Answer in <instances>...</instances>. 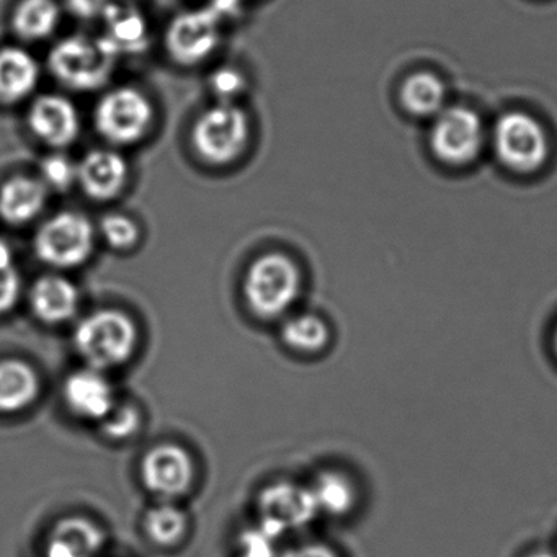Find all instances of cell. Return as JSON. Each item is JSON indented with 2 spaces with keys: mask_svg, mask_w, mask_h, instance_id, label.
I'll list each match as a JSON object with an SVG mask.
<instances>
[{
  "mask_svg": "<svg viewBox=\"0 0 557 557\" xmlns=\"http://www.w3.org/2000/svg\"><path fill=\"white\" fill-rule=\"evenodd\" d=\"M138 329L135 321L116 309L92 312L74 331V348L94 370L122 367L135 355Z\"/></svg>",
  "mask_w": 557,
  "mask_h": 557,
  "instance_id": "1",
  "label": "cell"
},
{
  "mask_svg": "<svg viewBox=\"0 0 557 557\" xmlns=\"http://www.w3.org/2000/svg\"><path fill=\"white\" fill-rule=\"evenodd\" d=\"M301 273L285 253L270 252L253 260L244 276L243 293L247 308L260 319L285 314L298 298Z\"/></svg>",
  "mask_w": 557,
  "mask_h": 557,
  "instance_id": "2",
  "label": "cell"
},
{
  "mask_svg": "<svg viewBox=\"0 0 557 557\" xmlns=\"http://www.w3.org/2000/svg\"><path fill=\"white\" fill-rule=\"evenodd\" d=\"M115 61L99 38L74 35L54 45L48 67L54 79L67 89L94 92L109 83Z\"/></svg>",
  "mask_w": 557,
  "mask_h": 557,
  "instance_id": "3",
  "label": "cell"
},
{
  "mask_svg": "<svg viewBox=\"0 0 557 557\" xmlns=\"http://www.w3.org/2000/svg\"><path fill=\"white\" fill-rule=\"evenodd\" d=\"M250 122L236 103H220L205 110L191 128V145L211 165H227L240 158L249 145Z\"/></svg>",
  "mask_w": 557,
  "mask_h": 557,
  "instance_id": "4",
  "label": "cell"
},
{
  "mask_svg": "<svg viewBox=\"0 0 557 557\" xmlns=\"http://www.w3.org/2000/svg\"><path fill=\"white\" fill-rule=\"evenodd\" d=\"M154 122L151 100L135 87L103 94L94 112L97 133L112 146H133L148 136Z\"/></svg>",
  "mask_w": 557,
  "mask_h": 557,
  "instance_id": "5",
  "label": "cell"
},
{
  "mask_svg": "<svg viewBox=\"0 0 557 557\" xmlns=\"http://www.w3.org/2000/svg\"><path fill=\"white\" fill-rule=\"evenodd\" d=\"M96 227L89 218L76 211L54 214L41 224L35 236V252L47 265L74 269L92 256Z\"/></svg>",
  "mask_w": 557,
  "mask_h": 557,
  "instance_id": "6",
  "label": "cell"
},
{
  "mask_svg": "<svg viewBox=\"0 0 557 557\" xmlns=\"http://www.w3.org/2000/svg\"><path fill=\"white\" fill-rule=\"evenodd\" d=\"M492 145L498 161L518 174L540 171L549 154L546 132L527 113L500 116L492 132Z\"/></svg>",
  "mask_w": 557,
  "mask_h": 557,
  "instance_id": "7",
  "label": "cell"
},
{
  "mask_svg": "<svg viewBox=\"0 0 557 557\" xmlns=\"http://www.w3.org/2000/svg\"><path fill=\"white\" fill-rule=\"evenodd\" d=\"M484 143V125L472 110L446 107L435 116L430 132V146L436 158L445 164H471L481 154Z\"/></svg>",
  "mask_w": 557,
  "mask_h": 557,
  "instance_id": "8",
  "label": "cell"
},
{
  "mask_svg": "<svg viewBox=\"0 0 557 557\" xmlns=\"http://www.w3.org/2000/svg\"><path fill=\"white\" fill-rule=\"evenodd\" d=\"M223 18L211 8L182 12L169 25L165 47L181 66H198L210 60L221 44Z\"/></svg>",
  "mask_w": 557,
  "mask_h": 557,
  "instance_id": "9",
  "label": "cell"
},
{
  "mask_svg": "<svg viewBox=\"0 0 557 557\" xmlns=\"http://www.w3.org/2000/svg\"><path fill=\"white\" fill-rule=\"evenodd\" d=\"M257 507L260 527L275 537L306 527L319 513L311 488L295 482H275L263 488Z\"/></svg>",
  "mask_w": 557,
  "mask_h": 557,
  "instance_id": "10",
  "label": "cell"
},
{
  "mask_svg": "<svg viewBox=\"0 0 557 557\" xmlns=\"http://www.w3.org/2000/svg\"><path fill=\"white\" fill-rule=\"evenodd\" d=\"M194 478V459L187 449L174 443L154 446L143 458V484L158 497H181L191 487Z\"/></svg>",
  "mask_w": 557,
  "mask_h": 557,
  "instance_id": "11",
  "label": "cell"
},
{
  "mask_svg": "<svg viewBox=\"0 0 557 557\" xmlns=\"http://www.w3.org/2000/svg\"><path fill=\"white\" fill-rule=\"evenodd\" d=\"M28 128L48 148H70L81 135V116L76 106L66 97L45 94L35 99L28 110Z\"/></svg>",
  "mask_w": 557,
  "mask_h": 557,
  "instance_id": "12",
  "label": "cell"
},
{
  "mask_svg": "<svg viewBox=\"0 0 557 557\" xmlns=\"http://www.w3.org/2000/svg\"><path fill=\"white\" fill-rule=\"evenodd\" d=\"M128 162L115 149H94L77 162V185L96 201L119 197L128 184Z\"/></svg>",
  "mask_w": 557,
  "mask_h": 557,
  "instance_id": "13",
  "label": "cell"
},
{
  "mask_svg": "<svg viewBox=\"0 0 557 557\" xmlns=\"http://www.w3.org/2000/svg\"><path fill=\"white\" fill-rule=\"evenodd\" d=\"M63 396L67 409L84 420L102 422L116 404L112 384L102 371L94 368L71 374L64 383Z\"/></svg>",
  "mask_w": 557,
  "mask_h": 557,
  "instance_id": "14",
  "label": "cell"
},
{
  "mask_svg": "<svg viewBox=\"0 0 557 557\" xmlns=\"http://www.w3.org/2000/svg\"><path fill=\"white\" fill-rule=\"evenodd\" d=\"M102 21L103 34L100 35L99 40L113 57L138 54L148 48V22L145 15L133 5L113 2Z\"/></svg>",
  "mask_w": 557,
  "mask_h": 557,
  "instance_id": "15",
  "label": "cell"
},
{
  "mask_svg": "<svg viewBox=\"0 0 557 557\" xmlns=\"http://www.w3.org/2000/svg\"><path fill=\"white\" fill-rule=\"evenodd\" d=\"M106 544V533L96 521L67 517L48 534L45 557H97Z\"/></svg>",
  "mask_w": 557,
  "mask_h": 557,
  "instance_id": "16",
  "label": "cell"
},
{
  "mask_svg": "<svg viewBox=\"0 0 557 557\" xmlns=\"http://www.w3.org/2000/svg\"><path fill=\"white\" fill-rule=\"evenodd\" d=\"M34 314L45 324H63L76 315L79 292L70 280L60 275H47L37 280L30 292Z\"/></svg>",
  "mask_w": 557,
  "mask_h": 557,
  "instance_id": "17",
  "label": "cell"
},
{
  "mask_svg": "<svg viewBox=\"0 0 557 557\" xmlns=\"http://www.w3.org/2000/svg\"><path fill=\"white\" fill-rule=\"evenodd\" d=\"M48 190L40 178H11L0 187V218L12 226H24L40 216L47 207Z\"/></svg>",
  "mask_w": 557,
  "mask_h": 557,
  "instance_id": "18",
  "label": "cell"
},
{
  "mask_svg": "<svg viewBox=\"0 0 557 557\" xmlns=\"http://www.w3.org/2000/svg\"><path fill=\"white\" fill-rule=\"evenodd\" d=\"M40 83L38 61L24 48L0 50V100L15 103L27 99Z\"/></svg>",
  "mask_w": 557,
  "mask_h": 557,
  "instance_id": "19",
  "label": "cell"
},
{
  "mask_svg": "<svg viewBox=\"0 0 557 557\" xmlns=\"http://www.w3.org/2000/svg\"><path fill=\"white\" fill-rule=\"evenodd\" d=\"M40 394L37 371L21 360L0 361V413L27 409Z\"/></svg>",
  "mask_w": 557,
  "mask_h": 557,
  "instance_id": "20",
  "label": "cell"
},
{
  "mask_svg": "<svg viewBox=\"0 0 557 557\" xmlns=\"http://www.w3.org/2000/svg\"><path fill=\"white\" fill-rule=\"evenodd\" d=\"M319 513L329 517H345L358 502L355 482L341 471H324L315 478L311 487Z\"/></svg>",
  "mask_w": 557,
  "mask_h": 557,
  "instance_id": "21",
  "label": "cell"
},
{
  "mask_svg": "<svg viewBox=\"0 0 557 557\" xmlns=\"http://www.w3.org/2000/svg\"><path fill=\"white\" fill-rule=\"evenodd\" d=\"M61 8L57 0H22L12 25L15 34L27 41H44L60 27Z\"/></svg>",
  "mask_w": 557,
  "mask_h": 557,
  "instance_id": "22",
  "label": "cell"
},
{
  "mask_svg": "<svg viewBox=\"0 0 557 557\" xmlns=\"http://www.w3.org/2000/svg\"><path fill=\"white\" fill-rule=\"evenodd\" d=\"M400 102L407 112L423 119H435L446 109V87L435 74L417 73L400 89Z\"/></svg>",
  "mask_w": 557,
  "mask_h": 557,
  "instance_id": "23",
  "label": "cell"
},
{
  "mask_svg": "<svg viewBox=\"0 0 557 557\" xmlns=\"http://www.w3.org/2000/svg\"><path fill=\"white\" fill-rule=\"evenodd\" d=\"M283 344L296 354L315 355L331 342V329L315 314L295 315L282 329Z\"/></svg>",
  "mask_w": 557,
  "mask_h": 557,
  "instance_id": "24",
  "label": "cell"
},
{
  "mask_svg": "<svg viewBox=\"0 0 557 557\" xmlns=\"http://www.w3.org/2000/svg\"><path fill=\"white\" fill-rule=\"evenodd\" d=\"M145 530L159 546H175L187 533V515L172 504L156 505L146 513Z\"/></svg>",
  "mask_w": 557,
  "mask_h": 557,
  "instance_id": "25",
  "label": "cell"
},
{
  "mask_svg": "<svg viewBox=\"0 0 557 557\" xmlns=\"http://www.w3.org/2000/svg\"><path fill=\"white\" fill-rule=\"evenodd\" d=\"M100 236L113 250L126 252L135 249L141 239L139 226L132 218L122 213L107 214L100 223Z\"/></svg>",
  "mask_w": 557,
  "mask_h": 557,
  "instance_id": "26",
  "label": "cell"
},
{
  "mask_svg": "<svg viewBox=\"0 0 557 557\" xmlns=\"http://www.w3.org/2000/svg\"><path fill=\"white\" fill-rule=\"evenodd\" d=\"M40 178L48 190L66 191L77 184V164L67 156H47L40 164Z\"/></svg>",
  "mask_w": 557,
  "mask_h": 557,
  "instance_id": "27",
  "label": "cell"
},
{
  "mask_svg": "<svg viewBox=\"0 0 557 557\" xmlns=\"http://www.w3.org/2000/svg\"><path fill=\"white\" fill-rule=\"evenodd\" d=\"M141 426V413L133 404H115L112 412L102 420V430L109 438L122 442L132 438Z\"/></svg>",
  "mask_w": 557,
  "mask_h": 557,
  "instance_id": "28",
  "label": "cell"
},
{
  "mask_svg": "<svg viewBox=\"0 0 557 557\" xmlns=\"http://www.w3.org/2000/svg\"><path fill=\"white\" fill-rule=\"evenodd\" d=\"M211 90L220 103H237L247 90V79L234 67H221L211 76Z\"/></svg>",
  "mask_w": 557,
  "mask_h": 557,
  "instance_id": "29",
  "label": "cell"
},
{
  "mask_svg": "<svg viewBox=\"0 0 557 557\" xmlns=\"http://www.w3.org/2000/svg\"><path fill=\"white\" fill-rule=\"evenodd\" d=\"M262 527L246 531L240 537V557H276L275 541Z\"/></svg>",
  "mask_w": 557,
  "mask_h": 557,
  "instance_id": "30",
  "label": "cell"
},
{
  "mask_svg": "<svg viewBox=\"0 0 557 557\" xmlns=\"http://www.w3.org/2000/svg\"><path fill=\"white\" fill-rule=\"evenodd\" d=\"M22 280L15 267L0 269V314L11 311L21 298Z\"/></svg>",
  "mask_w": 557,
  "mask_h": 557,
  "instance_id": "31",
  "label": "cell"
},
{
  "mask_svg": "<svg viewBox=\"0 0 557 557\" xmlns=\"http://www.w3.org/2000/svg\"><path fill=\"white\" fill-rule=\"evenodd\" d=\"M71 14L83 21L102 18L115 0H64Z\"/></svg>",
  "mask_w": 557,
  "mask_h": 557,
  "instance_id": "32",
  "label": "cell"
},
{
  "mask_svg": "<svg viewBox=\"0 0 557 557\" xmlns=\"http://www.w3.org/2000/svg\"><path fill=\"white\" fill-rule=\"evenodd\" d=\"M282 557H338L331 547L324 544L311 543L302 544V546L293 547Z\"/></svg>",
  "mask_w": 557,
  "mask_h": 557,
  "instance_id": "33",
  "label": "cell"
},
{
  "mask_svg": "<svg viewBox=\"0 0 557 557\" xmlns=\"http://www.w3.org/2000/svg\"><path fill=\"white\" fill-rule=\"evenodd\" d=\"M14 267V257H12L11 247L0 240V269Z\"/></svg>",
  "mask_w": 557,
  "mask_h": 557,
  "instance_id": "34",
  "label": "cell"
},
{
  "mask_svg": "<svg viewBox=\"0 0 557 557\" xmlns=\"http://www.w3.org/2000/svg\"><path fill=\"white\" fill-rule=\"evenodd\" d=\"M528 557H557L556 554L550 553V550H536V553L531 554Z\"/></svg>",
  "mask_w": 557,
  "mask_h": 557,
  "instance_id": "35",
  "label": "cell"
},
{
  "mask_svg": "<svg viewBox=\"0 0 557 557\" xmlns=\"http://www.w3.org/2000/svg\"><path fill=\"white\" fill-rule=\"evenodd\" d=\"M554 348H556V354H557V329H556V335H554Z\"/></svg>",
  "mask_w": 557,
  "mask_h": 557,
  "instance_id": "36",
  "label": "cell"
},
{
  "mask_svg": "<svg viewBox=\"0 0 557 557\" xmlns=\"http://www.w3.org/2000/svg\"><path fill=\"white\" fill-rule=\"evenodd\" d=\"M239 2H244V0H239Z\"/></svg>",
  "mask_w": 557,
  "mask_h": 557,
  "instance_id": "37",
  "label": "cell"
}]
</instances>
